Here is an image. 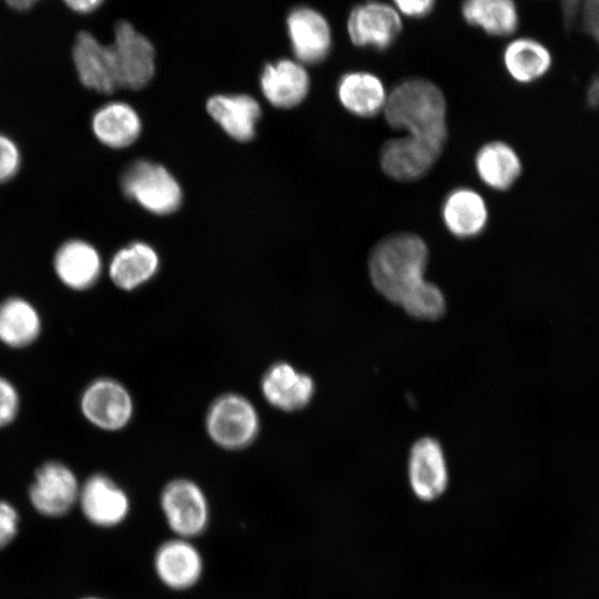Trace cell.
Wrapping results in <instances>:
<instances>
[{
	"label": "cell",
	"mask_w": 599,
	"mask_h": 599,
	"mask_svg": "<svg viewBox=\"0 0 599 599\" xmlns=\"http://www.w3.org/2000/svg\"><path fill=\"white\" fill-rule=\"evenodd\" d=\"M428 262L425 241L402 232L382 238L368 258V274L375 290L389 302L400 304L424 281Z\"/></svg>",
	"instance_id": "6da1fadb"
},
{
	"label": "cell",
	"mask_w": 599,
	"mask_h": 599,
	"mask_svg": "<svg viewBox=\"0 0 599 599\" xmlns=\"http://www.w3.org/2000/svg\"><path fill=\"white\" fill-rule=\"evenodd\" d=\"M446 100L432 81L412 78L402 81L388 94L385 120L395 130L445 144L447 139Z\"/></svg>",
	"instance_id": "7a4b0ae2"
},
{
	"label": "cell",
	"mask_w": 599,
	"mask_h": 599,
	"mask_svg": "<svg viewBox=\"0 0 599 599\" xmlns=\"http://www.w3.org/2000/svg\"><path fill=\"white\" fill-rule=\"evenodd\" d=\"M205 432L220 448L240 450L250 446L260 432V416L245 396L227 393L216 397L205 415Z\"/></svg>",
	"instance_id": "3957f363"
},
{
	"label": "cell",
	"mask_w": 599,
	"mask_h": 599,
	"mask_svg": "<svg viewBox=\"0 0 599 599\" xmlns=\"http://www.w3.org/2000/svg\"><path fill=\"white\" fill-rule=\"evenodd\" d=\"M160 506L175 537L191 539L202 535L210 521V507L205 493L193 480H170L160 495Z\"/></svg>",
	"instance_id": "277c9868"
},
{
	"label": "cell",
	"mask_w": 599,
	"mask_h": 599,
	"mask_svg": "<svg viewBox=\"0 0 599 599\" xmlns=\"http://www.w3.org/2000/svg\"><path fill=\"white\" fill-rule=\"evenodd\" d=\"M121 185L124 194L154 214H169L181 204L177 181L162 165L140 160L124 172Z\"/></svg>",
	"instance_id": "5b68a950"
},
{
	"label": "cell",
	"mask_w": 599,
	"mask_h": 599,
	"mask_svg": "<svg viewBox=\"0 0 599 599\" xmlns=\"http://www.w3.org/2000/svg\"><path fill=\"white\" fill-rule=\"evenodd\" d=\"M110 47L118 88H144L155 71V51L151 41L129 21H120Z\"/></svg>",
	"instance_id": "8992f818"
},
{
	"label": "cell",
	"mask_w": 599,
	"mask_h": 599,
	"mask_svg": "<svg viewBox=\"0 0 599 599\" xmlns=\"http://www.w3.org/2000/svg\"><path fill=\"white\" fill-rule=\"evenodd\" d=\"M346 29L355 47L385 51L398 39L403 22L392 4L379 0H365L349 11Z\"/></svg>",
	"instance_id": "52a82bcc"
},
{
	"label": "cell",
	"mask_w": 599,
	"mask_h": 599,
	"mask_svg": "<svg viewBox=\"0 0 599 599\" xmlns=\"http://www.w3.org/2000/svg\"><path fill=\"white\" fill-rule=\"evenodd\" d=\"M443 148L444 144L407 134L390 139L380 149V167L393 180L413 182L433 167Z\"/></svg>",
	"instance_id": "ba28073f"
},
{
	"label": "cell",
	"mask_w": 599,
	"mask_h": 599,
	"mask_svg": "<svg viewBox=\"0 0 599 599\" xmlns=\"http://www.w3.org/2000/svg\"><path fill=\"white\" fill-rule=\"evenodd\" d=\"M81 410L84 417L103 430H119L131 420L134 404L130 392L112 378H99L83 392Z\"/></svg>",
	"instance_id": "9c48e42d"
},
{
	"label": "cell",
	"mask_w": 599,
	"mask_h": 599,
	"mask_svg": "<svg viewBox=\"0 0 599 599\" xmlns=\"http://www.w3.org/2000/svg\"><path fill=\"white\" fill-rule=\"evenodd\" d=\"M77 477L65 465L49 461L35 473L30 487V500L37 511L48 517L67 514L79 499Z\"/></svg>",
	"instance_id": "30bf717a"
},
{
	"label": "cell",
	"mask_w": 599,
	"mask_h": 599,
	"mask_svg": "<svg viewBox=\"0 0 599 599\" xmlns=\"http://www.w3.org/2000/svg\"><path fill=\"white\" fill-rule=\"evenodd\" d=\"M287 33L296 61L316 64L332 49V29L327 19L311 7L293 9L286 19Z\"/></svg>",
	"instance_id": "8fae6325"
},
{
	"label": "cell",
	"mask_w": 599,
	"mask_h": 599,
	"mask_svg": "<svg viewBox=\"0 0 599 599\" xmlns=\"http://www.w3.org/2000/svg\"><path fill=\"white\" fill-rule=\"evenodd\" d=\"M153 567L164 586L172 590H186L201 579L204 561L190 539L175 537L158 547Z\"/></svg>",
	"instance_id": "7c38bea8"
},
{
	"label": "cell",
	"mask_w": 599,
	"mask_h": 599,
	"mask_svg": "<svg viewBox=\"0 0 599 599\" xmlns=\"http://www.w3.org/2000/svg\"><path fill=\"white\" fill-rule=\"evenodd\" d=\"M72 60L83 87L99 93L118 89L110 44H104L89 31H80L72 47Z\"/></svg>",
	"instance_id": "4fadbf2b"
},
{
	"label": "cell",
	"mask_w": 599,
	"mask_h": 599,
	"mask_svg": "<svg viewBox=\"0 0 599 599\" xmlns=\"http://www.w3.org/2000/svg\"><path fill=\"white\" fill-rule=\"evenodd\" d=\"M408 479L414 495L423 501H433L444 494L448 485V470L439 443L429 437L417 440L409 453Z\"/></svg>",
	"instance_id": "5bb4252c"
},
{
	"label": "cell",
	"mask_w": 599,
	"mask_h": 599,
	"mask_svg": "<svg viewBox=\"0 0 599 599\" xmlns=\"http://www.w3.org/2000/svg\"><path fill=\"white\" fill-rule=\"evenodd\" d=\"M264 399L282 412H296L309 404L315 392L313 378L286 362L271 365L261 379Z\"/></svg>",
	"instance_id": "9a60e30c"
},
{
	"label": "cell",
	"mask_w": 599,
	"mask_h": 599,
	"mask_svg": "<svg viewBox=\"0 0 599 599\" xmlns=\"http://www.w3.org/2000/svg\"><path fill=\"white\" fill-rule=\"evenodd\" d=\"M79 500L85 518L99 527L121 524L130 511V499L110 477L95 474L80 487Z\"/></svg>",
	"instance_id": "2e32d148"
},
{
	"label": "cell",
	"mask_w": 599,
	"mask_h": 599,
	"mask_svg": "<svg viewBox=\"0 0 599 599\" xmlns=\"http://www.w3.org/2000/svg\"><path fill=\"white\" fill-rule=\"evenodd\" d=\"M260 82L265 99L283 109L300 104L309 90V77L304 64L291 59L266 64Z\"/></svg>",
	"instance_id": "e0dca14e"
},
{
	"label": "cell",
	"mask_w": 599,
	"mask_h": 599,
	"mask_svg": "<svg viewBox=\"0 0 599 599\" xmlns=\"http://www.w3.org/2000/svg\"><path fill=\"white\" fill-rule=\"evenodd\" d=\"M441 219L448 232L458 238L478 236L487 226L489 212L485 199L470 187H457L445 197Z\"/></svg>",
	"instance_id": "ac0fdd59"
},
{
	"label": "cell",
	"mask_w": 599,
	"mask_h": 599,
	"mask_svg": "<svg viewBox=\"0 0 599 599\" xmlns=\"http://www.w3.org/2000/svg\"><path fill=\"white\" fill-rule=\"evenodd\" d=\"M53 266L59 280L72 290L90 288L102 272V260L90 243L73 238L64 242L55 252Z\"/></svg>",
	"instance_id": "d6986e66"
},
{
	"label": "cell",
	"mask_w": 599,
	"mask_h": 599,
	"mask_svg": "<svg viewBox=\"0 0 599 599\" xmlns=\"http://www.w3.org/2000/svg\"><path fill=\"white\" fill-rule=\"evenodd\" d=\"M337 97L343 108L353 115L372 118L384 111L388 94L378 75L355 70L339 78Z\"/></svg>",
	"instance_id": "ffe728a7"
},
{
	"label": "cell",
	"mask_w": 599,
	"mask_h": 599,
	"mask_svg": "<svg viewBox=\"0 0 599 599\" xmlns=\"http://www.w3.org/2000/svg\"><path fill=\"white\" fill-rule=\"evenodd\" d=\"M209 114L237 141H248L255 134L261 106L247 94H216L206 102Z\"/></svg>",
	"instance_id": "44dd1931"
},
{
	"label": "cell",
	"mask_w": 599,
	"mask_h": 599,
	"mask_svg": "<svg viewBox=\"0 0 599 599\" xmlns=\"http://www.w3.org/2000/svg\"><path fill=\"white\" fill-rule=\"evenodd\" d=\"M91 128L102 144L122 149L131 145L140 136L142 124L139 114L130 104L112 101L94 112Z\"/></svg>",
	"instance_id": "7402d4cb"
},
{
	"label": "cell",
	"mask_w": 599,
	"mask_h": 599,
	"mask_svg": "<svg viewBox=\"0 0 599 599\" xmlns=\"http://www.w3.org/2000/svg\"><path fill=\"white\" fill-rule=\"evenodd\" d=\"M474 164L480 181L495 191L509 190L522 172L518 153L502 141H490L481 145Z\"/></svg>",
	"instance_id": "603a6c76"
},
{
	"label": "cell",
	"mask_w": 599,
	"mask_h": 599,
	"mask_svg": "<svg viewBox=\"0 0 599 599\" xmlns=\"http://www.w3.org/2000/svg\"><path fill=\"white\" fill-rule=\"evenodd\" d=\"M159 268V256L146 243L134 242L119 250L110 261L109 275L121 290L133 291L151 280Z\"/></svg>",
	"instance_id": "cb8c5ba5"
},
{
	"label": "cell",
	"mask_w": 599,
	"mask_h": 599,
	"mask_svg": "<svg viewBox=\"0 0 599 599\" xmlns=\"http://www.w3.org/2000/svg\"><path fill=\"white\" fill-rule=\"evenodd\" d=\"M501 58L509 77L522 84L542 78L552 62L549 50L541 42L526 37L508 42Z\"/></svg>",
	"instance_id": "d4e9b609"
},
{
	"label": "cell",
	"mask_w": 599,
	"mask_h": 599,
	"mask_svg": "<svg viewBox=\"0 0 599 599\" xmlns=\"http://www.w3.org/2000/svg\"><path fill=\"white\" fill-rule=\"evenodd\" d=\"M460 13L466 23L491 37L511 35L519 24L515 0H463Z\"/></svg>",
	"instance_id": "484cf974"
},
{
	"label": "cell",
	"mask_w": 599,
	"mask_h": 599,
	"mask_svg": "<svg viewBox=\"0 0 599 599\" xmlns=\"http://www.w3.org/2000/svg\"><path fill=\"white\" fill-rule=\"evenodd\" d=\"M41 321L37 309L21 297L0 304V341L11 347L31 344L40 334Z\"/></svg>",
	"instance_id": "4316f807"
},
{
	"label": "cell",
	"mask_w": 599,
	"mask_h": 599,
	"mask_svg": "<svg viewBox=\"0 0 599 599\" xmlns=\"http://www.w3.org/2000/svg\"><path fill=\"white\" fill-rule=\"evenodd\" d=\"M400 307L415 318L433 321L444 314L446 303L439 287L425 280L407 296Z\"/></svg>",
	"instance_id": "83f0119b"
},
{
	"label": "cell",
	"mask_w": 599,
	"mask_h": 599,
	"mask_svg": "<svg viewBox=\"0 0 599 599\" xmlns=\"http://www.w3.org/2000/svg\"><path fill=\"white\" fill-rule=\"evenodd\" d=\"M567 24L591 35L599 43V0H564Z\"/></svg>",
	"instance_id": "f1b7e54d"
},
{
	"label": "cell",
	"mask_w": 599,
	"mask_h": 599,
	"mask_svg": "<svg viewBox=\"0 0 599 599\" xmlns=\"http://www.w3.org/2000/svg\"><path fill=\"white\" fill-rule=\"evenodd\" d=\"M21 165V153L17 143L0 133V183L11 180Z\"/></svg>",
	"instance_id": "f546056e"
},
{
	"label": "cell",
	"mask_w": 599,
	"mask_h": 599,
	"mask_svg": "<svg viewBox=\"0 0 599 599\" xmlns=\"http://www.w3.org/2000/svg\"><path fill=\"white\" fill-rule=\"evenodd\" d=\"M19 409V395L14 386L0 376V427L11 423Z\"/></svg>",
	"instance_id": "4dcf8cb0"
},
{
	"label": "cell",
	"mask_w": 599,
	"mask_h": 599,
	"mask_svg": "<svg viewBox=\"0 0 599 599\" xmlns=\"http://www.w3.org/2000/svg\"><path fill=\"white\" fill-rule=\"evenodd\" d=\"M18 514L8 502L0 501V549L6 547L18 530Z\"/></svg>",
	"instance_id": "1f68e13d"
},
{
	"label": "cell",
	"mask_w": 599,
	"mask_h": 599,
	"mask_svg": "<svg viewBox=\"0 0 599 599\" xmlns=\"http://www.w3.org/2000/svg\"><path fill=\"white\" fill-rule=\"evenodd\" d=\"M392 3L400 16L420 19L432 13L436 0H392Z\"/></svg>",
	"instance_id": "d6a6232c"
},
{
	"label": "cell",
	"mask_w": 599,
	"mask_h": 599,
	"mask_svg": "<svg viewBox=\"0 0 599 599\" xmlns=\"http://www.w3.org/2000/svg\"><path fill=\"white\" fill-rule=\"evenodd\" d=\"M64 4L77 13H90L98 9L104 0H62Z\"/></svg>",
	"instance_id": "836d02e7"
},
{
	"label": "cell",
	"mask_w": 599,
	"mask_h": 599,
	"mask_svg": "<svg viewBox=\"0 0 599 599\" xmlns=\"http://www.w3.org/2000/svg\"><path fill=\"white\" fill-rule=\"evenodd\" d=\"M14 10L26 11L32 8L39 0H4Z\"/></svg>",
	"instance_id": "e575fe53"
},
{
	"label": "cell",
	"mask_w": 599,
	"mask_h": 599,
	"mask_svg": "<svg viewBox=\"0 0 599 599\" xmlns=\"http://www.w3.org/2000/svg\"><path fill=\"white\" fill-rule=\"evenodd\" d=\"M88 599H98V598H88Z\"/></svg>",
	"instance_id": "d590c367"
}]
</instances>
